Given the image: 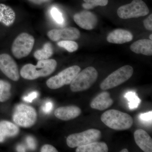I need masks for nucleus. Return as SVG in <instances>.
<instances>
[{"label":"nucleus","instance_id":"obj_20","mask_svg":"<svg viewBox=\"0 0 152 152\" xmlns=\"http://www.w3.org/2000/svg\"><path fill=\"white\" fill-rule=\"evenodd\" d=\"M108 148L104 142H95L78 147L76 152H107Z\"/></svg>","mask_w":152,"mask_h":152},{"label":"nucleus","instance_id":"obj_33","mask_svg":"<svg viewBox=\"0 0 152 152\" xmlns=\"http://www.w3.org/2000/svg\"><path fill=\"white\" fill-rule=\"evenodd\" d=\"M29 1L34 4H40L43 3L48 2L50 0H29Z\"/></svg>","mask_w":152,"mask_h":152},{"label":"nucleus","instance_id":"obj_28","mask_svg":"<svg viewBox=\"0 0 152 152\" xmlns=\"http://www.w3.org/2000/svg\"><path fill=\"white\" fill-rule=\"evenodd\" d=\"M26 142L27 144L28 148L32 150H34L36 149L37 148V143H36L35 140L31 136H28L27 137L26 139Z\"/></svg>","mask_w":152,"mask_h":152},{"label":"nucleus","instance_id":"obj_26","mask_svg":"<svg viewBox=\"0 0 152 152\" xmlns=\"http://www.w3.org/2000/svg\"><path fill=\"white\" fill-rule=\"evenodd\" d=\"M50 14L53 19L59 24H62L64 18L62 14L57 8L53 7L51 9Z\"/></svg>","mask_w":152,"mask_h":152},{"label":"nucleus","instance_id":"obj_29","mask_svg":"<svg viewBox=\"0 0 152 152\" xmlns=\"http://www.w3.org/2000/svg\"><path fill=\"white\" fill-rule=\"evenodd\" d=\"M38 93L37 92L33 91L30 93L27 96L24 97L23 99L26 102L28 103H31L34 99L37 97Z\"/></svg>","mask_w":152,"mask_h":152},{"label":"nucleus","instance_id":"obj_1","mask_svg":"<svg viewBox=\"0 0 152 152\" xmlns=\"http://www.w3.org/2000/svg\"><path fill=\"white\" fill-rule=\"evenodd\" d=\"M57 63L54 59L40 60L38 61L37 65L32 64L25 65L20 70L22 77L28 80H34L50 75L56 70Z\"/></svg>","mask_w":152,"mask_h":152},{"label":"nucleus","instance_id":"obj_4","mask_svg":"<svg viewBox=\"0 0 152 152\" xmlns=\"http://www.w3.org/2000/svg\"><path fill=\"white\" fill-rule=\"evenodd\" d=\"M37 118V115L35 109L24 104L17 106L13 115L14 122L24 128H29L34 126Z\"/></svg>","mask_w":152,"mask_h":152},{"label":"nucleus","instance_id":"obj_2","mask_svg":"<svg viewBox=\"0 0 152 152\" xmlns=\"http://www.w3.org/2000/svg\"><path fill=\"white\" fill-rule=\"evenodd\" d=\"M101 120L107 126L115 130H125L132 126V118L129 114L116 110L107 111L102 115Z\"/></svg>","mask_w":152,"mask_h":152},{"label":"nucleus","instance_id":"obj_11","mask_svg":"<svg viewBox=\"0 0 152 152\" xmlns=\"http://www.w3.org/2000/svg\"><path fill=\"white\" fill-rule=\"evenodd\" d=\"M48 36L52 41L57 42L61 39L65 40H75L80 37V33L76 28L68 27L53 29L49 31Z\"/></svg>","mask_w":152,"mask_h":152},{"label":"nucleus","instance_id":"obj_32","mask_svg":"<svg viewBox=\"0 0 152 152\" xmlns=\"http://www.w3.org/2000/svg\"><path fill=\"white\" fill-rule=\"evenodd\" d=\"M42 152H58L54 147L50 145H45L42 147L41 150Z\"/></svg>","mask_w":152,"mask_h":152},{"label":"nucleus","instance_id":"obj_14","mask_svg":"<svg viewBox=\"0 0 152 152\" xmlns=\"http://www.w3.org/2000/svg\"><path fill=\"white\" fill-rule=\"evenodd\" d=\"M132 34L127 30L117 29L110 33L107 37L108 42L111 43L122 44L132 40Z\"/></svg>","mask_w":152,"mask_h":152},{"label":"nucleus","instance_id":"obj_30","mask_svg":"<svg viewBox=\"0 0 152 152\" xmlns=\"http://www.w3.org/2000/svg\"><path fill=\"white\" fill-rule=\"evenodd\" d=\"M53 109V104L51 102H47L42 107V111L45 114L50 113Z\"/></svg>","mask_w":152,"mask_h":152},{"label":"nucleus","instance_id":"obj_25","mask_svg":"<svg viewBox=\"0 0 152 152\" xmlns=\"http://www.w3.org/2000/svg\"><path fill=\"white\" fill-rule=\"evenodd\" d=\"M85 3L83 4V7L87 10H90L96 6L104 7L107 5L108 0H84Z\"/></svg>","mask_w":152,"mask_h":152},{"label":"nucleus","instance_id":"obj_35","mask_svg":"<svg viewBox=\"0 0 152 152\" xmlns=\"http://www.w3.org/2000/svg\"><path fill=\"white\" fill-rule=\"evenodd\" d=\"M121 152H129V151H128V150L127 149H123L122 150V151H121Z\"/></svg>","mask_w":152,"mask_h":152},{"label":"nucleus","instance_id":"obj_23","mask_svg":"<svg viewBox=\"0 0 152 152\" xmlns=\"http://www.w3.org/2000/svg\"><path fill=\"white\" fill-rule=\"evenodd\" d=\"M125 97L129 101V107L131 110H134L138 107L141 99L134 92H128L125 95Z\"/></svg>","mask_w":152,"mask_h":152},{"label":"nucleus","instance_id":"obj_34","mask_svg":"<svg viewBox=\"0 0 152 152\" xmlns=\"http://www.w3.org/2000/svg\"><path fill=\"white\" fill-rule=\"evenodd\" d=\"M17 151L18 152H26V148L23 145H18L17 147Z\"/></svg>","mask_w":152,"mask_h":152},{"label":"nucleus","instance_id":"obj_10","mask_svg":"<svg viewBox=\"0 0 152 152\" xmlns=\"http://www.w3.org/2000/svg\"><path fill=\"white\" fill-rule=\"evenodd\" d=\"M0 69L3 73L12 80L17 81L20 79L16 63L8 54L0 55Z\"/></svg>","mask_w":152,"mask_h":152},{"label":"nucleus","instance_id":"obj_16","mask_svg":"<svg viewBox=\"0 0 152 152\" xmlns=\"http://www.w3.org/2000/svg\"><path fill=\"white\" fill-rule=\"evenodd\" d=\"M113 104L110 94L104 91L99 94L92 101L90 106L92 108L102 111L110 107Z\"/></svg>","mask_w":152,"mask_h":152},{"label":"nucleus","instance_id":"obj_5","mask_svg":"<svg viewBox=\"0 0 152 152\" xmlns=\"http://www.w3.org/2000/svg\"><path fill=\"white\" fill-rule=\"evenodd\" d=\"M133 72V68L131 66H123L112 73L102 82L101 89L108 90L122 84L130 78Z\"/></svg>","mask_w":152,"mask_h":152},{"label":"nucleus","instance_id":"obj_8","mask_svg":"<svg viewBox=\"0 0 152 152\" xmlns=\"http://www.w3.org/2000/svg\"><path fill=\"white\" fill-rule=\"evenodd\" d=\"M80 70V68L78 66H72L65 69L56 75L48 80L46 83L47 86L51 89H57L64 85L70 84Z\"/></svg>","mask_w":152,"mask_h":152},{"label":"nucleus","instance_id":"obj_24","mask_svg":"<svg viewBox=\"0 0 152 152\" xmlns=\"http://www.w3.org/2000/svg\"><path fill=\"white\" fill-rule=\"evenodd\" d=\"M59 47L64 48L70 53L75 51L78 49V45L73 40H63L58 43Z\"/></svg>","mask_w":152,"mask_h":152},{"label":"nucleus","instance_id":"obj_6","mask_svg":"<svg viewBox=\"0 0 152 152\" xmlns=\"http://www.w3.org/2000/svg\"><path fill=\"white\" fill-rule=\"evenodd\" d=\"M149 13L148 6L142 0H133L130 4L120 7L117 10L118 16L123 19L145 16Z\"/></svg>","mask_w":152,"mask_h":152},{"label":"nucleus","instance_id":"obj_12","mask_svg":"<svg viewBox=\"0 0 152 152\" xmlns=\"http://www.w3.org/2000/svg\"><path fill=\"white\" fill-rule=\"evenodd\" d=\"M74 20L79 26L87 30L94 28L98 22L97 18L94 14L86 11L75 14Z\"/></svg>","mask_w":152,"mask_h":152},{"label":"nucleus","instance_id":"obj_17","mask_svg":"<svg viewBox=\"0 0 152 152\" xmlns=\"http://www.w3.org/2000/svg\"><path fill=\"white\" fill-rule=\"evenodd\" d=\"M19 129L16 125L8 121L0 122V142L6 138L15 137L18 134Z\"/></svg>","mask_w":152,"mask_h":152},{"label":"nucleus","instance_id":"obj_18","mask_svg":"<svg viewBox=\"0 0 152 152\" xmlns=\"http://www.w3.org/2000/svg\"><path fill=\"white\" fill-rule=\"evenodd\" d=\"M130 49L132 51L137 54L152 56V41L147 39L139 40L131 45Z\"/></svg>","mask_w":152,"mask_h":152},{"label":"nucleus","instance_id":"obj_36","mask_svg":"<svg viewBox=\"0 0 152 152\" xmlns=\"http://www.w3.org/2000/svg\"><path fill=\"white\" fill-rule=\"evenodd\" d=\"M149 38H150V40H152V34H151L149 36Z\"/></svg>","mask_w":152,"mask_h":152},{"label":"nucleus","instance_id":"obj_13","mask_svg":"<svg viewBox=\"0 0 152 152\" xmlns=\"http://www.w3.org/2000/svg\"><path fill=\"white\" fill-rule=\"evenodd\" d=\"M81 113V110L75 106H66L58 108L55 111V115L58 118L67 121L78 117Z\"/></svg>","mask_w":152,"mask_h":152},{"label":"nucleus","instance_id":"obj_15","mask_svg":"<svg viewBox=\"0 0 152 152\" xmlns=\"http://www.w3.org/2000/svg\"><path fill=\"white\" fill-rule=\"evenodd\" d=\"M134 138L136 144L143 151L152 152V138L146 131L137 130L134 133Z\"/></svg>","mask_w":152,"mask_h":152},{"label":"nucleus","instance_id":"obj_9","mask_svg":"<svg viewBox=\"0 0 152 152\" xmlns=\"http://www.w3.org/2000/svg\"><path fill=\"white\" fill-rule=\"evenodd\" d=\"M101 137L100 131L90 129L82 132L70 135L66 139V143L69 148H75L98 141Z\"/></svg>","mask_w":152,"mask_h":152},{"label":"nucleus","instance_id":"obj_22","mask_svg":"<svg viewBox=\"0 0 152 152\" xmlns=\"http://www.w3.org/2000/svg\"><path fill=\"white\" fill-rule=\"evenodd\" d=\"M11 85L8 82L0 80V102H5L10 98Z\"/></svg>","mask_w":152,"mask_h":152},{"label":"nucleus","instance_id":"obj_3","mask_svg":"<svg viewBox=\"0 0 152 152\" xmlns=\"http://www.w3.org/2000/svg\"><path fill=\"white\" fill-rule=\"evenodd\" d=\"M97 71L93 67H88L75 77L70 84L71 91L74 92L86 91L96 81Z\"/></svg>","mask_w":152,"mask_h":152},{"label":"nucleus","instance_id":"obj_19","mask_svg":"<svg viewBox=\"0 0 152 152\" xmlns=\"http://www.w3.org/2000/svg\"><path fill=\"white\" fill-rule=\"evenodd\" d=\"M15 11L8 6L0 4V22L7 26L12 25L15 20Z\"/></svg>","mask_w":152,"mask_h":152},{"label":"nucleus","instance_id":"obj_31","mask_svg":"<svg viewBox=\"0 0 152 152\" xmlns=\"http://www.w3.org/2000/svg\"><path fill=\"white\" fill-rule=\"evenodd\" d=\"M144 25L145 28L149 31H152V14L150 15L147 18L144 20Z\"/></svg>","mask_w":152,"mask_h":152},{"label":"nucleus","instance_id":"obj_27","mask_svg":"<svg viewBox=\"0 0 152 152\" xmlns=\"http://www.w3.org/2000/svg\"><path fill=\"white\" fill-rule=\"evenodd\" d=\"M140 119L142 122L145 124H151L152 112V111L148 112V113H144L140 114L139 116Z\"/></svg>","mask_w":152,"mask_h":152},{"label":"nucleus","instance_id":"obj_21","mask_svg":"<svg viewBox=\"0 0 152 152\" xmlns=\"http://www.w3.org/2000/svg\"><path fill=\"white\" fill-rule=\"evenodd\" d=\"M53 53V51L51 44L48 42L44 45L42 49L37 50L35 52L34 57L38 61L48 59L52 56Z\"/></svg>","mask_w":152,"mask_h":152},{"label":"nucleus","instance_id":"obj_7","mask_svg":"<svg viewBox=\"0 0 152 152\" xmlns=\"http://www.w3.org/2000/svg\"><path fill=\"white\" fill-rule=\"evenodd\" d=\"M34 43V38L32 36L27 33H22L14 40L12 45V53L17 58L26 57L32 50Z\"/></svg>","mask_w":152,"mask_h":152}]
</instances>
